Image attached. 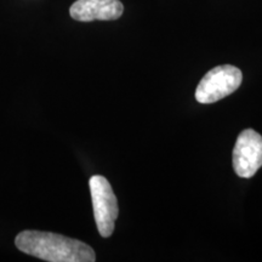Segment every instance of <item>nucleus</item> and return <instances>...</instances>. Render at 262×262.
I'll return each instance as SVG.
<instances>
[{
	"label": "nucleus",
	"instance_id": "3",
	"mask_svg": "<svg viewBox=\"0 0 262 262\" xmlns=\"http://www.w3.org/2000/svg\"><path fill=\"white\" fill-rule=\"evenodd\" d=\"M89 187L98 233L103 238L111 237L119 214L117 196L112 186L103 176L94 175L89 180Z\"/></svg>",
	"mask_w": 262,
	"mask_h": 262
},
{
	"label": "nucleus",
	"instance_id": "4",
	"mask_svg": "<svg viewBox=\"0 0 262 262\" xmlns=\"http://www.w3.org/2000/svg\"><path fill=\"white\" fill-rule=\"evenodd\" d=\"M262 166V136L253 129L239 134L233 148V169L239 178H253Z\"/></svg>",
	"mask_w": 262,
	"mask_h": 262
},
{
	"label": "nucleus",
	"instance_id": "2",
	"mask_svg": "<svg viewBox=\"0 0 262 262\" xmlns=\"http://www.w3.org/2000/svg\"><path fill=\"white\" fill-rule=\"evenodd\" d=\"M243 74L232 64H222L206 73L195 89L199 103H214L234 93L241 86Z\"/></svg>",
	"mask_w": 262,
	"mask_h": 262
},
{
	"label": "nucleus",
	"instance_id": "1",
	"mask_svg": "<svg viewBox=\"0 0 262 262\" xmlns=\"http://www.w3.org/2000/svg\"><path fill=\"white\" fill-rule=\"evenodd\" d=\"M15 244L19 251L49 262H94L96 254L90 245L62 234L40 231H24Z\"/></svg>",
	"mask_w": 262,
	"mask_h": 262
},
{
	"label": "nucleus",
	"instance_id": "5",
	"mask_svg": "<svg viewBox=\"0 0 262 262\" xmlns=\"http://www.w3.org/2000/svg\"><path fill=\"white\" fill-rule=\"evenodd\" d=\"M123 12L119 0H77L70 9L71 17L79 22L114 21Z\"/></svg>",
	"mask_w": 262,
	"mask_h": 262
}]
</instances>
